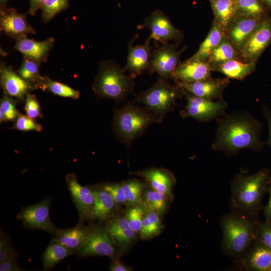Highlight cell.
<instances>
[{
	"mask_svg": "<svg viewBox=\"0 0 271 271\" xmlns=\"http://www.w3.org/2000/svg\"><path fill=\"white\" fill-rule=\"evenodd\" d=\"M217 119L214 150L231 156L242 150L257 151L261 148L260 123L248 112L237 111Z\"/></svg>",
	"mask_w": 271,
	"mask_h": 271,
	"instance_id": "6da1fadb",
	"label": "cell"
},
{
	"mask_svg": "<svg viewBox=\"0 0 271 271\" xmlns=\"http://www.w3.org/2000/svg\"><path fill=\"white\" fill-rule=\"evenodd\" d=\"M270 179L266 169L251 175L236 174L231 183V211L257 219L262 198L267 191Z\"/></svg>",
	"mask_w": 271,
	"mask_h": 271,
	"instance_id": "7a4b0ae2",
	"label": "cell"
},
{
	"mask_svg": "<svg viewBox=\"0 0 271 271\" xmlns=\"http://www.w3.org/2000/svg\"><path fill=\"white\" fill-rule=\"evenodd\" d=\"M258 221L242 213L231 211L220 220L222 232L221 249L237 263L255 241Z\"/></svg>",
	"mask_w": 271,
	"mask_h": 271,
	"instance_id": "3957f363",
	"label": "cell"
},
{
	"mask_svg": "<svg viewBox=\"0 0 271 271\" xmlns=\"http://www.w3.org/2000/svg\"><path fill=\"white\" fill-rule=\"evenodd\" d=\"M113 112L112 131L117 139L127 146L141 137L152 124L158 123L153 112L133 101L114 109Z\"/></svg>",
	"mask_w": 271,
	"mask_h": 271,
	"instance_id": "277c9868",
	"label": "cell"
},
{
	"mask_svg": "<svg viewBox=\"0 0 271 271\" xmlns=\"http://www.w3.org/2000/svg\"><path fill=\"white\" fill-rule=\"evenodd\" d=\"M133 79L114 61H104L99 63L92 88L98 97L111 99L117 103L134 93Z\"/></svg>",
	"mask_w": 271,
	"mask_h": 271,
	"instance_id": "5b68a950",
	"label": "cell"
},
{
	"mask_svg": "<svg viewBox=\"0 0 271 271\" xmlns=\"http://www.w3.org/2000/svg\"><path fill=\"white\" fill-rule=\"evenodd\" d=\"M176 83L172 85L168 79L159 77L153 86L137 95L133 102L143 104L156 116L160 123L174 110L176 100L183 94V89Z\"/></svg>",
	"mask_w": 271,
	"mask_h": 271,
	"instance_id": "8992f818",
	"label": "cell"
},
{
	"mask_svg": "<svg viewBox=\"0 0 271 271\" xmlns=\"http://www.w3.org/2000/svg\"><path fill=\"white\" fill-rule=\"evenodd\" d=\"M183 95L187 100L184 109L180 112L183 118L192 117L199 121L206 122L223 115L227 108V104L222 99L217 101L209 100L196 96L184 89Z\"/></svg>",
	"mask_w": 271,
	"mask_h": 271,
	"instance_id": "52a82bcc",
	"label": "cell"
},
{
	"mask_svg": "<svg viewBox=\"0 0 271 271\" xmlns=\"http://www.w3.org/2000/svg\"><path fill=\"white\" fill-rule=\"evenodd\" d=\"M90 233L84 245L75 254L80 257L106 256L117 257L118 247L113 242L106 227L91 224Z\"/></svg>",
	"mask_w": 271,
	"mask_h": 271,
	"instance_id": "ba28073f",
	"label": "cell"
},
{
	"mask_svg": "<svg viewBox=\"0 0 271 271\" xmlns=\"http://www.w3.org/2000/svg\"><path fill=\"white\" fill-rule=\"evenodd\" d=\"M52 199L45 198L41 202L23 207L16 218L27 229H40L54 235L58 228L52 222L50 206Z\"/></svg>",
	"mask_w": 271,
	"mask_h": 271,
	"instance_id": "9c48e42d",
	"label": "cell"
},
{
	"mask_svg": "<svg viewBox=\"0 0 271 271\" xmlns=\"http://www.w3.org/2000/svg\"><path fill=\"white\" fill-rule=\"evenodd\" d=\"M185 48L178 50L174 44H162L153 49L149 72L157 74L159 77L173 79V75L181 63L180 56Z\"/></svg>",
	"mask_w": 271,
	"mask_h": 271,
	"instance_id": "30bf717a",
	"label": "cell"
},
{
	"mask_svg": "<svg viewBox=\"0 0 271 271\" xmlns=\"http://www.w3.org/2000/svg\"><path fill=\"white\" fill-rule=\"evenodd\" d=\"M138 28H148L151 32L148 39L150 41L153 39L162 44H167L170 41H174L178 44L183 39L182 32L172 24L163 12L158 10L146 17Z\"/></svg>",
	"mask_w": 271,
	"mask_h": 271,
	"instance_id": "8fae6325",
	"label": "cell"
},
{
	"mask_svg": "<svg viewBox=\"0 0 271 271\" xmlns=\"http://www.w3.org/2000/svg\"><path fill=\"white\" fill-rule=\"evenodd\" d=\"M271 43V17H265L242 49L238 53V59L245 62L257 61Z\"/></svg>",
	"mask_w": 271,
	"mask_h": 271,
	"instance_id": "7c38bea8",
	"label": "cell"
},
{
	"mask_svg": "<svg viewBox=\"0 0 271 271\" xmlns=\"http://www.w3.org/2000/svg\"><path fill=\"white\" fill-rule=\"evenodd\" d=\"M65 180L78 213L79 222L84 223V221L90 219L93 208L95 199L93 189L81 185L78 181L76 175L74 173L67 174Z\"/></svg>",
	"mask_w": 271,
	"mask_h": 271,
	"instance_id": "4fadbf2b",
	"label": "cell"
},
{
	"mask_svg": "<svg viewBox=\"0 0 271 271\" xmlns=\"http://www.w3.org/2000/svg\"><path fill=\"white\" fill-rule=\"evenodd\" d=\"M264 18H258L237 14L233 19L225 35L238 53Z\"/></svg>",
	"mask_w": 271,
	"mask_h": 271,
	"instance_id": "5bb4252c",
	"label": "cell"
},
{
	"mask_svg": "<svg viewBox=\"0 0 271 271\" xmlns=\"http://www.w3.org/2000/svg\"><path fill=\"white\" fill-rule=\"evenodd\" d=\"M0 81L5 95L18 100H24L30 92L38 87L22 78L12 66L5 63L0 65Z\"/></svg>",
	"mask_w": 271,
	"mask_h": 271,
	"instance_id": "9a60e30c",
	"label": "cell"
},
{
	"mask_svg": "<svg viewBox=\"0 0 271 271\" xmlns=\"http://www.w3.org/2000/svg\"><path fill=\"white\" fill-rule=\"evenodd\" d=\"M27 14H20L13 8L1 7V30L16 40L28 34H35V30L27 21Z\"/></svg>",
	"mask_w": 271,
	"mask_h": 271,
	"instance_id": "2e32d148",
	"label": "cell"
},
{
	"mask_svg": "<svg viewBox=\"0 0 271 271\" xmlns=\"http://www.w3.org/2000/svg\"><path fill=\"white\" fill-rule=\"evenodd\" d=\"M135 36L128 43V52L126 62L123 68L127 72L134 78L144 71H149L153 47L150 46L148 39L144 44L133 46V42L137 37Z\"/></svg>",
	"mask_w": 271,
	"mask_h": 271,
	"instance_id": "e0dca14e",
	"label": "cell"
},
{
	"mask_svg": "<svg viewBox=\"0 0 271 271\" xmlns=\"http://www.w3.org/2000/svg\"><path fill=\"white\" fill-rule=\"evenodd\" d=\"M228 78H212L188 83H178L190 93L209 100L222 99V94L229 84Z\"/></svg>",
	"mask_w": 271,
	"mask_h": 271,
	"instance_id": "ac0fdd59",
	"label": "cell"
},
{
	"mask_svg": "<svg viewBox=\"0 0 271 271\" xmlns=\"http://www.w3.org/2000/svg\"><path fill=\"white\" fill-rule=\"evenodd\" d=\"M142 177L152 189L172 196L176 183L174 174L164 168H151L130 173Z\"/></svg>",
	"mask_w": 271,
	"mask_h": 271,
	"instance_id": "d6986e66",
	"label": "cell"
},
{
	"mask_svg": "<svg viewBox=\"0 0 271 271\" xmlns=\"http://www.w3.org/2000/svg\"><path fill=\"white\" fill-rule=\"evenodd\" d=\"M211 71L207 61L189 58L178 65L173 75V79L179 83L205 80L211 78Z\"/></svg>",
	"mask_w": 271,
	"mask_h": 271,
	"instance_id": "ffe728a7",
	"label": "cell"
},
{
	"mask_svg": "<svg viewBox=\"0 0 271 271\" xmlns=\"http://www.w3.org/2000/svg\"><path fill=\"white\" fill-rule=\"evenodd\" d=\"M236 264L245 270L271 271V249L255 241Z\"/></svg>",
	"mask_w": 271,
	"mask_h": 271,
	"instance_id": "44dd1931",
	"label": "cell"
},
{
	"mask_svg": "<svg viewBox=\"0 0 271 271\" xmlns=\"http://www.w3.org/2000/svg\"><path fill=\"white\" fill-rule=\"evenodd\" d=\"M55 40L49 38L43 41H37L24 37L17 40L15 48L25 57L39 64L46 62L49 53L54 46Z\"/></svg>",
	"mask_w": 271,
	"mask_h": 271,
	"instance_id": "7402d4cb",
	"label": "cell"
},
{
	"mask_svg": "<svg viewBox=\"0 0 271 271\" xmlns=\"http://www.w3.org/2000/svg\"><path fill=\"white\" fill-rule=\"evenodd\" d=\"M90 233V227L78 222L72 227L59 229L53 238L72 251L74 254L85 243Z\"/></svg>",
	"mask_w": 271,
	"mask_h": 271,
	"instance_id": "603a6c76",
	"label": "cell"
},
{
	"mask_svg": "<svg viewBox=\"0 0 271 271\" xmlns=\"http://www.w3.org/2000/svg\"><path fill=\"white\" fill-rule=\"evenodd\" d=\"M115 244L121 250H126L135 240V232L125 217L111 220L106 226Z\"/></svg>",
	"mask_w": 271,
	"mask_h": 271,
	"instance_id": "cb8c5ba5",
	"label": "cell"
},
{
	"mask_svg": "<svg viewBox=\"0 0 271 271\" xmlns=\"http://www.w3.org/2000/svg\"><path fill=\"white\" fill-rule=\"evenodd\" d=\"M93 189L95 199L89 219L102 222L107 220L114 214L116 203L110 194L102 187Z\"/></svg>",
	"mask_w": 271,
	"mask_h": 271,
	"instance_id": "d4e9b609",
	"label": "cell"
},
{
	"mask_svg": "<svg viewBox=\"0 0 271 271\" xmlns=\"http://www.w3.org/2000/svg\"><path fill=\"white\" fill-rule=\"evenodd\" d=\"M216 22L226 33L237 14L234 0H210Z\"/></svg>",
	"mask_w": 271,
	"mask_h": 271,
	"instance_id": "484cf974",
	"label": "cell"
},
{
	"mask_svg": "<svg viewBox=\"0 0 271 271\" xmlns=\"http://www.w3.org/2000/svg\"><path fill=\"white\" fill-rule=\"evenodd\" d=\"M225 33L214 21L204 40L200 44L197 51L190 58L206 61L214 49L220 43Z\"/></svg>",
	"mask_w": 271,
	"mask_h": 271,
	"instance_id": "4316f807",
	"label": "cell"
},
{
	"mask_svg": "<svg viewBox=\"0 0 271 271\" xmlns=\"http://www.w3.org/2000/svg\"><path fill=\"white\" fill-rule=\"evenodd\" d=\"M255 67V62L233 59L218 66L214 71L222 73L227 78L242 80L253 72Z\"/></svg>",
	"mask_w": 271,
	"mask_h": 271,
	"instance_id": "83f0119b",
	"label": "cell"
},
{
	"mask_svg": "<svg viewBox=\"0 0 271 271\" xmlns=\"http://www.w3.org/2000/svg\"><path fill=\"white\" fill-rule=\"evenodd\" d=\"M238 53L225 35L207 60L212 71L218 66L233 59H238Z\"/></svg>",
	"mask_w": 271,
	"mask_h": 271,
	"instance_id": "f1b7e54d",
	"label": "cell"
},
{
	"mask_svg": "<svg viewBox=\"0 0 271 271\" xmlns=\"http://www.w3.org/2000/svg\"><path fill=\"white\" fill-rule=\"evenodd\" d=\"M73 254L72 251L52 238L42 255L43 270L52 269L61 260Z\"/></svg>",
	"mask_w": 271,
	"mask_h": 271,
	"instance_id": "f546056e",
	"label": "cell"
},
{
	"mask_svg": "<svg viewBox=\"0 0 271 271\" xmlns=\"http://www.w3.org/2000/svg\"><path fill=\"white\" fill-rule=\"evenodd\" d=\"M172 196L155 191H146L143 197V206L146 211H154L162 214L167 210L169 198Z\"/></svg>",
	"mask_w": 271,
	"mask_h": 271,
	"instance_id": "4dcf8cb0",
	"label": "cell"
},
{
	"mask_svg": "<svg viewBox=\"0 0 271 271\" xmlns=\"http://www.w3.org/2000/svg\"><path fill=\"white\" fill-rule=\"evenodd\" d=\"M237 14L258 18L268 15V10L261 0H234Z\"/></svg>",
	"mask_w": 271,
	"mask_h": 271,
	"instance_id": "1f68e13d",
	"label": "cell"
},
{
	"mask_svg": "<svg viewBox=\"0 0 271 271\" xmlns=\"http://www.w3.org/2000/svg\"><path fill=\"white\" fill-rule=\"evenodd\" d=\"M40 65L36 61L24 56L22 65L17 72L24 80L40 88L44 76L40 75Z\"/></svg>",
	"mask_w": 271,
	"mask_h": 271,
	"instance_id": "d6a6232c",
	"label": "cell"
},
{
	"mask_svg": "<svg viewBox=\"0 0 271 271\" xmlns=\"http://www.w3.org/2000/svg\"><path fill=\"white\" fill-rule=\"evenodd\" d=\"M162 228L159 214L154 211H146L140 232L141 239L146 240L156 236Z\"/></svg>",
	"mask_w": 271,
	"mask_h": 271,
	"instance_id": "836d02e7",
	"label": "cell"
},
{
	"mask_svg": "<svg viewBox=\"0 0 271 271\" xmlns=\"http://www.w3.org/2000/svg\"><path fill=\"white\" fill-rule=\"evenodd\" d=\"M40 88L43 91L47 90L54 95L61 97L77 99L80 96L79 91L64 83L52 80L47 76H44Z\"/></svg>",
	"mask_w": 271,
	"mask_h": 271,
	"instance_id": "e575fe53",
	"label": "cell"
},
{
	"mask_svg": "<svg viewBox=\"0 0 271 271\" xmlns=\"http://www.w3.org/2000/svg\"><path fill=\"white\" fill-rule=\"evenodd\" d=\"M126 202L132 206L138 205L142 201L144 184L137 179H131L122 183Z\"/></svg>",
	"mask_w": 271,
	"mask_h": 271,
	"instance_id": "d590c367",
	"label": "cell"
},
{
	"mask_svg": "<svg viewBox=\"0 0 271 271\" xmlns=\"http://www.w3.org/2000/svg\"><path fill=\"white\" fill-rule=\"evenodd\" d=\"M18 100L5 95L0 102V121H12L16 120L19 112L16 108Z\"/></svg>",
	"mask_w": 271,
	"mask_h": 271,
	"instance_id": "8d00e7d4",
	"label": "cell"
},
{
	"mask_svg": "<svg viewBox=\"0 0 271 271\" xmlns=\"http://www.w3.org/2000/svg\"><path fill=\"white\" fill-rule=\"evenodd\" d=\"M69 0H47L42 8V18L44 22L51 20L59 13L68 7Z\"/></svg>",
	"mask_w": 271,
	"mask_h": 271,
	"instance_id": "74e56055",
	"label": "cell"
},
{
	"mask_svg": "<svg viewBox=\"0 0 271 271\" xmlns=\"http://www.w3.org/2000/svg\"><path fill=\"white\" fill-rule=\"evenodd\" d=\"M19 253L13 245L10 237L1 229L0 262L11 258H18Z\"/></svg>",
	"mask_w": 271,
	"mask_h": 271,
	"instance_id": "f35d334b",
	"label": "cell"
},
{
	"mask_svg": "<svg viewBox=\"0 0 271 271\" xmlns=\"http://www.w3.org/2000/svg\"><path fill=\"white\" fill-rule=\"evenodd\" d=\"M145 212L144 207L138 205L132 206L125 214V218L131 228L136 233L140 232Z\"/></svg>",
	"mask_w": 271,
	"mask_h": 271,
	"instance_id": "ab89813d",
	"label": "cell"
},
{
	"mask_svg": "<svg viewBox=\"0 0 271 271\" xmlns=\"http://www.w3.org/2000/svg\"><path fill=\"white\" fill-rule=\"evenodd\" d=\"M13 128L23 131L41 132L43 126L28 116L19 113Z\"/></svg>",
	"mask_w": 271,
	"mask_h": 271,
	"instance_id": "60d3db41",
	"label": "cell"
},
{
	"mask_svg": "<svg viewBox=\"0 0 271 271\" xmlns=\"http://www.w3.org/2000/svg\"><path fill=\"white\" fill-rule=\"evenodd\" d=\"M255 241L271 249V222L257 223Z\"/></svg>",
	"mask_w": 271,
	"mask_h": 271,
	"instance_id": "b9f144b4",
	"label": "cell"
},
{
	"mask_svg": "<svg viewBox=\"0 0 271 271\" xmlns=\"http://www.w3.org/2000/svg\"><path fill=\"white\" fill-rule=\"evenodd\" d=\"M24 110L26 115L35 119L42 117L40 103L34 94L28 93L26 97Z\"/></svg>",
	"mask_w": 271,
	"mask_h": 271,
	"instance_id": "7bdbcfd3",
	"label": "cell"
},
{
	"mask_svg": "<svg viewBox=\"0 0 271 271\" xmlns=\"http://www.w3.org/2000/svg\"><path fill=\"white\" fill-rule=\"evenodd\" d=\"M102 187L110 194L116 203L122 204L126 202L122 184H105L103 185Z\"/></svg>",
	"mask_w": 271,
	"mask_h": 271,
	"instance_id": "ee69618b",
	"label": "cell"
},
{
	"mask_svg": "<svg viewBox=\"0 0 271 271\" xmlns=\"http://www.w3.org/2000/svg\"><path fill=\"white\" fill-rule=\"evenodd\" d=\"M17 258H11L0 262L1 271H22L17 261Z\"/></svg>",
	"mask_w": 271,
	"mask_h": 271,
	"instance_id": "f6af8a7d",
	"label": "cell"
},
{
	"mask_svg": "<svg viewBox=\"0 0 271 271\" xmlns=\"http://www.w3.org/2000/svg\"><path fill=\"white\" fill-rule=\"evenodd\" d=\"M111 262L109 269L111 271H130V267L122 262L117 257L110 258Z\"/></svg>",
	"mask_w": 271,
	"mask_h": 271,
	"instance_id": "bcb514c9",
	"label": "cell"
},
{
	"mask_svg": "<svg viewBox=\"0 0 271 271\" xmlns=\"http://www.w3.org/2000/svg\"><path fill=\"white\" fill-rule=\"evenodd\" d=\"M30 8L29 13L31 15H35L37 11L42 9L47 0H29Z\"/></svg>",
	"mask_w": 271,
	"mask_h": 271,
	"instance_id": "7dc6e473",
	"label": "cell"
},
{
	"mask_svg": "<svg viewBox=\"0 0 271 271\" xmlns=\"http://www.w3.org/2000/svg\"><path fill=\"white\" fill-rule=\"evenodd\" d=\"M267 191L269 198L267 205L264 207L263 213L265 217V221L271 222V182L268 185Z\"/></svg>",
	"mask_w": 271,
	"mask_h": 271,
	"instance_id": "c3c4849f",
	"label": "cell"
},
{
	"mask_svg": "<svg viewBox=\"0 0 271 271\" xmlns=\"http://www.w3.org/2000/svg\"><path fill=\"white\" fill-rule=\"evenodd\" d=\"M263 115L267 121L269 129V144L271 147V110L266 106L262 107Z\"/></svg>",
	"mask_w": 271,
	"mask_h": 271,
	"instance_id": "681fc988",
	"label": "cell"
},
{
	"mask_svg": "<svg viewBox=\"0 0 271 271\" xmlns=\"http://www.w3.org/2000/svg\"><path fill=\"white\" fill-rule=\"evenodd\" d=\"M268 11H271V0H261Z\"/></svg>",
	"mask_w": 271,
	"mask_h": 271,
	"instance_id": "f907efd6",
	"label": "cell"
},
{
	"mask_svg": "<svg viewBox=\"0 0 271 271\" xmlns=\"http://www.w3.org/2000/svg\"><path fill=\"white\" fill-rule=\"evenodd\" d=\"M8 0H0L1 7H6Z\"/></svg>",
	"mask_w": 271,
	"mask_h": 271,
	"instance_id": "816d5d0a",
	"label": "cell"
},
{
	"mask_svg": "<svg viewBox=\"0 0 271 271\" xmlns=\"http://www.w3.org/2000/svg\"><path fill=\"white\" fill-rule=\"evenodd\" d=\"M270 182H271V179H270Z\"/></svg>",
	"mask_w": 271,
	"mask_h": 271,
	"instance_id": "f5cc1de1",
	"label": "cell"
}]
</instances>
